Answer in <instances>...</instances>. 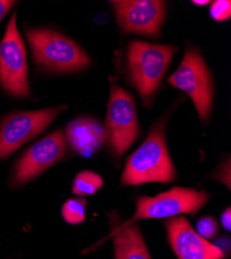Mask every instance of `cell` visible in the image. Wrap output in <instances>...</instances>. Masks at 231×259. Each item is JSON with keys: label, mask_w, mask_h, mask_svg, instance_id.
<instances>
[{"label": "cell", "mask_w": 231, "mask_h": 259, "mask_svg": "<svg viewBox=\"0 0 231 259\" xmlns=\"http://www.w3.org/2000/svg\"><path fill=\"white\" fill-rule=\"evenodd\" d=\"M221 223H222V226L226 230L230 231V229H231V210H230V207H228L222 213V215H221Z\"/></svg>", "instance_id": "19"}, {"label": "cell", "mask_w": 231, "mask_h": 259, "mask_svg": "<svg viewBox=\"0 0 231 259\" xmlns=\"http://www.w3.org/2000/svg\"><path fill=\"white\" fill-rule=\"evenodd\" d=\"M193 4L197 6H206L209 4L208 0H204V2H200V0H193Z\"/></svg>", "instance_id": "20"}, {"label": "cell", "mask_w": 231, "mask_h": 259, "mask_svg": "<svg viewBox=\"0 0 231 259\" xmlns=\"http://www.w3.org/2000/svg\"><path fill=\"white\" fill-rule=\"evenodd\" d=\"M62 217L70 224H80L85 220L86 201L81 198L69 199L62 206Z\"/></svg>", "instance_id": "15"}, {"label": "cell", "mask_w": 231, "mask_h": 259, "mask_svg": "<svg viewBox=\"0 0 231 259\" xmlns=\"http://www.w3.org/2000/svg\"><path fill=\"white\" fill-rule=\"evenodd\" d=\"M111 235L115 259H152L139 226L118 225Z\"/></svg>", "instance_id": "13"}, {"label": "cell", "mask_w": 231, "mask_h": 259, "mask_svg": "<svg viewBox=\"0 0 231 259\" xmlns=\"http://www.w3.org/2000/svg\"><path fill=\"white\" fill-rule=\"evenodd\" d=\"M177 48L134 40L128 48V69L132 83L149 103L155 96Z\"/></svg>", "instance_id": "3"}, {"label": "cell", "mask_w": 231, "mask_h": 259, "mask_svg": "<svg viewBox=\"0 0 231 259\" xmlns=\"http://www.w3.org/2000/svg\"><path fill=\"white\" fill-rule=\"evenodd\" d=\"M211 15L216 21H226L231 16V3L229 0H218L211 6Z\"/></svg>", "instance_id": "17"}, {"label": "cell", "mask_w": 231, "mask_h": 259, "mask_svg": "<svg viewBox=\"0 0 231 259\" xmlns=\"http://www.w3.org/2000/svg\"><path fill=\"white\" fill-rule=\"evenodd\" d=\"M66 107L35 111H20L8 115L0 123V160L36 137L53 122Z\"/></svg>", "instance_id": "8"}, {"label": "cell", "mask_w": 231, "mask_h": 259, "mask_svg": "<svg viewBox=\"0 0 231 259\" xmlns=\"http://www.w3.org/2000/svg\"><path fill=\"white\" fill-rule=\"evenodd\" d=\"M26 50L13 14L0 42V83L11 95L23 98L29 95Z\"/></svg>", "instance_id": "7"}, {"label": "cell", "mask_w": 231, "mask_h": 259, "mask_svg": "<svg viewBox=\"0 0 231 259\" xmlns=\"http://www.w3.org/2000/svg\"><path fill=\"white\" fill-rule=\"evenodd\" d=\"M124 32L157 37L166 15V3L159 0H118L111 3Z\"/></svg>", "instance_id": "10"}, {"label": "cell", "mask_w": 231, "mask_h": 259, "mask_svg": "<svg viewBox=\"0 0 231 259\" xmlns=\"http://www.w3.org/2000/svg\"><path fill=\"white\" fill-rule=\"evenodd\" d=\"M67 154L64 133L55 131L31 145L17 163L13 185L22 186L36 179L44 171L61 161Z\"/></svg>", "instance_id": "9"}, {"label": "cell", "mask_w": 231, "mask_h": 259, "mask_svg": "<svg viewBox=\"0 0 231 259\" xmlns=\"http://www.w3.org/2000/svg\"><path fill=\"white\" fill-rule=\"evenodd\" d=\"M33 59L41 68L59 73L85 69L90 58L76 41L55 30L32 28L26 31Z\"/></svg>", "instance_id": "2"}, {"label": "cell", "mask_w": 231, "mask_h": 259, "mask_svg": "<svg viewBox=\"0 0 231 259\" xmlns=\"http://www.w3.org/2000/svg\"><path fill=\"white\" fill-rule=\"evenodd\" d=\"M168 241L178 259H223L225 254L200 236L189 221L177 215L166 223Z\"/></svg>", "instance_id": "11"}, {"label": "cell", "mask_w": 231, "mask_h": 259, "mask_svg": "<svg viewBox=\"0 0 231 259\" xmlns=\"http://www.w3.org/2000/svg\"><path fill=\"white\" fill-rule=\"evenodd\" d=\"M176 171L166 143L165 119L157 122L144 142L129 157L121 176L124 186L171 183Z\"/></svg>", "instance_id": "1"}, {"label": "cell", "mask_w": 231, "mask_h": 259, "mask_svg": "<svg viewBox=\"0 0 231 259\" xmlns=\"http://www.w3.org/2000/svg\"><path fill=\"white\" fill-rule=\"evenodd\" d=\"M104 126L107 142L116 157H121L127 152L138 136L139 125L135 100L127 91L114 83L110 88L106 124Z\"/></svg>", "instance_id": "5"}, {"label": "cell", "mask_w": 231, "mask_h": 259, "mask_svg": "<svg viewBox=\"0 0 231 259\" xmlns=\"http://www.w3.org/2000/svg\"><path fill=\"white\" fill-rule=\"evenodd\" d=\"M168 83L192 99L202 120L209 117L214 96L213 79L197 48H187L179 67L168 78Z\"/></svg>", "instance_id": "4"}, {"label": "cell", "mask_w": 231, "mask_h": 259, "mask_svg": "<svg viewBox=\"0 0 231 259\" xmlns=\"http://www.w3.org/2000/svg\"><path fill=\"white\" fill-rule=\"evenodd\" d=\"M65 138L76 154L89 158L106 143L107 134L99 120L85 116L68 123Z\"/></svg>", "instance_id": "12"}, {"label": "cell", "mask_w": 231, "mask_h": 259, "mask_svg": "<svg viewBox=\"0 0 231 259\" xmlns=\"http://www.w3.org/2000/svg\"><path fill=\"white\" fill-rule=\"evenodd\" d=\"M207 193L194 189L175 187L155 197L142 196L137 201L133 218L124 225L144 219H168L182 213L195 214L208 200Z\"/></svg>", "instance_id": "6"}, {"label": "cell", "mask_w": 231, "mask_h": 259, "mask_svg": "<svg viewBox=\"0 0 231 259\" xmlns=\"http://www.w3.org/2000/svg\"><path fill=\"white\" fill-rule=\"evenodd\" d=\"M102 178L94 171L85 170L77 175L73 184V193L78 196L94 195L103 187Z\"/></svg>", "instance_id": "14"}, {"label": "cell", "mask_w": 231, "mask_h": 259, "mask_svg": "<svg viewBox=\"0 0 231 259\" xmlns=\"http://www.w3.org/2000/svg\"><path fill=\"white\" fill-rule=\"evenodd\" d=\"M195 231L205 240L213 239L219 231L218 223L213 217H202L196 223Z\"/></svg>", "instance_id": "16"}, {"label": "cell", "mask_w": 231, "mask_h": 259, "mask_svg": "<svg viewBox=\"0 0 231 259\" xmlns=\"http://www.w3.org/2000/svg\"><path fill=\"white\" fill-rule=\"evenodd\" d=\"M15 4V2H9V0H0V22L4 20Z\"/></svg>", "instance_id": "18"}]
</instances>
